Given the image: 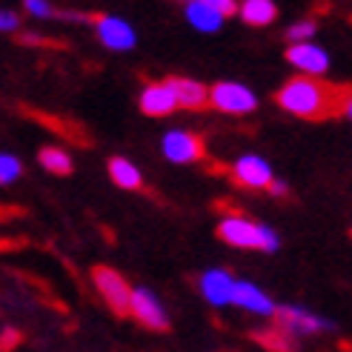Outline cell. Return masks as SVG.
Masks as SVG:
<instances>
[{
	"label": "cell",
	"mask_w": 352,
	"mask_h": 352,
	"mask_svg": "<svg viewBox=\"0 0 352 352\" xmlns=\"http://www.w3.org/2000/svg\"><path fill=\"white\" fill-rule=\"evenodd\" d=\"M349 92H352V86H336L321 78L298 75L280 86L275 100L280 109H287L295 118L327 120V118H344Z\"/></svg>",
	"instance_id": "obj_1"
},
{
	"label": "cell",
	"mask_w": 352,
	"mask_h": 352,
	"mask_svg": "<svg viewBox=\"0 0 352 352\" xmlns=\"http://www.w3.org/2000/svg\"><path fill=\"white\" fill-rule=\"evenodd\" d=\"M218 238L238 250H261V252H275L278 250V235L263 223H255L250 218H243L241 212L232 218H223L218 223Z\"/></svg>",
	"instance_id": "obj_2"
},
{
	"label": "cell",
	"mask_w": 352,
	"mask_h": 352,
	"mask_svg": "<svg viewBox=\"0 0 352 352\" xmlns=\"http://www.w3.org/2000/svg\"><path fill=\"white\" fill-rule=\"evenodd\" d=\"M92 280H95L100 298L109 304V309L115 315H132V295H135V289L126 284V278H123L118 270H112V267H95L92 270Z\"/></svg>",
	"instance_id": "obj_3"
},
{
	"label": "cell",
	"mask_w": 352,
	"mask_h": 352,
	"mask_svg": "<svg viewBox=\"0 0 352 352\" xmlns=\"http://www.w3.org/2000/svg\"><path fill=\"white\" fill-rule=\"evenodd\" d=\"M238 9L241 6L232 0H192V3H186V17L201 32H218L223 17H232Z\"/></svg>",
	"instance_id": "obj_4"
},
{
	"label": "cell",
	"mask_w": 352,
	"mask_h": 352,
	"mask_svg": "<svg viewBox=\"0 0 352 352\" xmlns=\"http://www.w3.org/2000/svg\"><path fill=\"white\" fill-rule=\"evenodd\" d=\"M209 100H212V107L226 112V115H250L255 107H258V98L246 89L241 83H215L212 89H209Z\"/></svg>",
	"instance_id": "obj_5"
},
{
	"label": "cell",
	"mask_w": 352,
	"mask_h": 352,
	"mask_svg": "<svg viewBox=\"0 0 352 352\" xmlns=\"http://www.w3.org/2000/svg\"><path fill=\"white\" fill-rule=\"evenodd\" d=\"M204 138L195 132H181L175 129L164 138V155L172 164H195L204 157Z\"/></svg>",
	"instance_id": "obj_6"
},
{
	"label": "cell",
	"mask_w": 352,
	"mask_h": 352,
	"mask_svg": "<svg viewBox=\"0 0 352 352\" xmlns=\"http://www.w3.org/2000/svg\"><path fill=\"white\" fill-rule=\"evenodd\" d=\"M232 181L243 189H270L272 186V169L258 155H243L232 164Z\"/></svg>",
	"instance_id": "obj_7"
},
{
	"label": "cell",
	"mask_w": 352,
	"mask_h": 352,
	"mask_svg": "<svg viewBox=\"0 0 352 352\" xmlns=\"http://www.w3.org/2000/svg\"><path fill=\"white\" fill-rule=\"evenodd\" d=\"M287 60L295 69H301V75H307V78H321L329 69V55L321 46H315V43H295V46H289L287 49Z\"/></svg>",
	"instance_id": "obj_8"
},
{
	"label": "cell",
	"mask_w": 352,
	"mask_h": 352,
	"mask_svg": "<svg viewBox=\"0 0 352 352\" xmlns=\"http://www.w3.org/2000/svg\"><path fill=\"white\" fill-rule=\"evenodd\" d=\"M132 315L138 318V324H144L146 329H155V332L169 329L166 312H164L161 301H157L149 289H135V295H132Z\"/></svg>",
	"instance_id": "obj_9"
},
{
	"label": "cell",
	"mask_w": 352,
	"mask_h": 352,
	"mask_svg": "<svg viewBox=\"0 0 352 352\" xmlns=\"http://www.w3.org/2000/svg\"><path fill=\"white\" fill-rule=\"evenodd\" d=\"M275 327H280L289 336H309V332H324L327 321H321L318 315H312L307 309H298V307H280L275 312Z\"/></svg>",
	"instance_id": "obj_10"
},
{
	"label": "cell",
	"mask_w": 352,
	"mask_h": 352,
	"mask_svg": "<svg viewBox=\"0 0 352 352\" xmlns=\"http://www.w3.org/2000/svg\"><path fill=\"white\" fill-rule=\"evenodd\" d=\"M89 21L95 23L98 38L109 49H132L135 46V32L129 23L118 21L112 14H89Z\"/></svg>",
	"instance_id": "obj_11"
},
{
	"label": "cell",
	"mask_w": 352,
	"mask_h": 352,
	"mask_svg": "<svg viewBox=\"0 0 352 352\" xmlns=\"http://www.w3.org/2000/svg\"><path fill=\"white\" fill-rule=\"evenodd\" d=\"M235 289H238V280L226 270H209L201 278V292L212 307L235 304Z\"/></svg>",
	"instance_id": "obj_12"
},
{
	"label": "cell",
	"mask_w": 352,
	"mask_h": 352,
	"mask_svg": "<svg viewBox=\"0 0 352 352\" xmlns=\"http://www.w3.org/2000/svg\"><path fill=\"white\" fill-rule=\"evenodd\" d=\"M140 109L152 118H166L178 109V98L169 89V83H149L140 95Z\"/></svg>",
	"instance_id": "obj_13"
},
{
	"label": "cell",
	"mask_w": 352,
	"mask_h": 352,
	"mask_svg": "<svg viewBox=\"0 0 352 352\" xmlns=\"http://www.w3.org/2000/svg\"><path fill=\"white\" fill-rule=\"evenodd\" d=\"M169 83V89L175 92V98H178V107L181 109H204V107H209V89L204 83H198V80H189V78H169L166 80Z\"/></svg>",
	"instance_id": "obj_14"
},
{
	"label": "cell",
	"mask_w": 352,
	"mask_h": 352,
	"mask_svg": "<svg viewBox=\"0 0 352 352\" xmlns=\"http://www.w3.org/2000/svg\"><path fill=\"white\" fill-rule=\"evenodd\" d=\"M235 304H238V307H243V309H250V312H258V315H272V318H275V312H278L270 298L263 295L258 287L246 284V280H238Z\"/></svg>",
	"instance_id": "obj_15"
},
{
	"label": "cell",
	"mask_w": 352,
	"mask_h": 352,
	"mask_svg": "<svg viewBox=\"0 0 352 352\" xmlns=\"http://www.w3.org/2000/svg\"><path fill=\"white\" fill-rule=\"evenodd\" d=\"M278 17V6L272 0H246L241 3V21L250 26H270Z\"/></svg>",
	"instance_id": "obj_16"
},
{
	"label": "cell",
	"mask_w": 352,
	"mask_h": 352,
	"mask_svg": "<svg viewBox=\"0 0 352 352\" xmlns=\"http://www.w3.org/2000/svg\"><path fill=\"white\" fill-rule=\"evenodd\" d=\"M109 175H112V181L120 189H132V192L144 189V178H140L138 166L132 161H126V157H112L109 161Z\"/></svg>",
	"instance_id": "obj_17"
},
{
	"label": "cell",
	"mask_w": 352,
	"mask_h": 352,
	"mask_svg": "<svg viewBox=\"0 0 352 352\" xmlns=\"http://www.w3.org/2000/svg\"><path fill=\"white\" fill-rule=\"evenodd\" d=\"M38 161L52 175H69V172H72V157H69L60 146H43L38 152Z\"/></svg>",
	"instance_id": "obj_18"
},
{
	"label": "cell",
	"mask_w": 352,
	"mask_h": 352,
	"mask_svg": "<svg viewBox=\"0 0 352 352\" xmlns=\"http://www.w3.org/2000/svg\"><path fill=\"white\" fill-rule=\"evenodd\" d=\"M255 338L267 349H272V352H295V338L289 336V332L280 329V327H272L267 332H258Z\"/></svg>",
	"instance_id": "obj_19"
},
{
	"label": "cell",
	"mask_w": 352,
	"mask_h": 352,
	"mask_svg": "<svg viewBox=\"0 0 352 352\" xmlns=\"http://www.w3.org/2000/svg\"><path fill=\"white\" fill-rule=\"evenodd\" d=\"M21 175V161L14 155H0V184L9 186L12 181H17Z\"/></svg>",
	"instance_id": "obj_20"
},
{
	"label": "cell",
	"mask_w": 352,
	"mask_h": 352,
	"mask_svg": "<svg viewBox=\"0 0 352 352\" xmlns=\"http://www.w3.org/2000/svg\"><path fill=\"white\" fill-rule=\"evenodd\" d=\"M312 32H315V23H312V21H301V23H295V26H289V32H287V38L292 41V46H295V43H309V38H312Z\"/></svg>",
	"instance_id": "obj_21"
},
{
	"label": "cell",
	"mask_w": 352,
	"mask_h": 352,
	"mask_svg": "<svg viewBox=\"0 0 352 352\" xmlns=\"http://www.w3.org/2000/svg\"><path fill=\"white\" fill-rule=\"evenodd\" d=\"M26 9H29V14H38V17H58L55 9L46 6V3H38V0H29Z\"/></svg>",
	"instance_id": "obj_22"
},
{
	"label": "cell",
	"mask_w": 352,
	"mask_h": 352,
	"mask_svg": "<svg viewBox=\"0 0 352 352\" xmlns=\"http://www.w3.org/2000/svg\"><path fill=\"white\" fill-rule=\"evenodd\" d=\"M17 344H21V332L17 329H3V352H12Z\"/></svg>",
	"instance_id": "obj_23"
},
{
	"label": "cell",
	"mask_w": 352,
	"mask_h": 352,
	"mask_svg": "<svg viewBox=\"0 0 352 352\" xmlns=\"http://www.w3.org/2000/svg\"><path fill=\"white\" fill-rule=\"evenodd\" d=\"M0 29H3V32L17 29V14L14 12H3V14H0Z\"/></svg>",
	"instance_id": "obj_24"
},
{
	"label": "cell",
	"mask_w": 352,
	"mask_h": 352,
	"mask_svg": "<svg viewBox=\"0 0 352 352\" xmlns=\"http://www.w3.org/2000/svg\"><path fill=\"white\" fill-rule=\"evenodd\" d=\"M270 192H272V195H287V186H284V184H280V181H272Z\"/></svg>",
	"instance_id": "obj_25"
},
{
	"label": "cell",
	"mask_w": 352,
	"mask_h": 352,
	"mask_svg": "<svg viewBox=\"0 0 352 352\" xmlns=\"http://www.w3.org/2000/svg\"><path fill=\"white\" fill-rule=\"evenodd\" d=\"M344 118H349V120H352V92H349V98H346V109H344Z\"/></svg>",
	"instance_id": "obj_26"
}]
</instances>
